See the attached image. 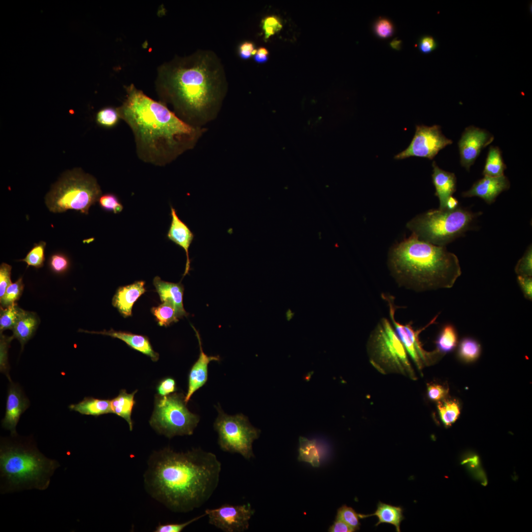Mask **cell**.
Here are the masks:
<instances>
[{
	"instance_id": "37",
	"label": "cell",
	"mask_w": 532,
	"mask_h": 532,
	"mask_svg": "<svg viewBox=\"0 0 532 532\" xmlns=\"http://www.w3.org/2000/svg\"><path fill=\"white\" fill-rule=\"evenodd\" d=\"M48 264L50 269L58 275L64 274L66 272L70 266V260L67 256L60 252L52 254L49 258Z\"/></svg>"
},
{
	"instance_id": "21",
	"label": "cell",
	"mask_w": 532,
	"mask_h": 532,
	"mask_svg": "<svg viewBox=\"0 0 532 532\" xmlns=\"http://www.w3.org/2000/svg\"><path fill=\"white\" fill-rule=\"evenodd\" d=\"M432 182L435 190V195L439 200V209H444L448 199L456 190V177L454 173L439 168L435 161L432 162Z\"/></svg>"
},
{
	"instance_id": "12",
	"label": "cell",
	"mask_w": 532,
	"mask_h": 532,
	"mask_svg": "<svg viewBox=\"0 0 532 532\" xmlns=\"http://www.w3.org/2000/svg\"><path fill=\"white\" fill-rule=\"evenodd\" d=\"M451 139L444 135L440 127L416 125L414 135L409 145L395 156L396 160L417 157L432 160L441 150L452 144Z\"/></svg>"
},
{
	"instance_id": "22",
	"label": "cell",
	"mask_w": 532,
	"mask_h": 532,
	"mask_svg": "<svg viewBox=\"0 0 532 532\" xmlns=\"http://www.w3.org/2000/svg\"><path fill=\"white\" fill-rule=\"evenodd\" d=\"M153 283L162 302L170 300L173 303L178 319L188 315L183 306L184 287L181 283L165 281L156 276Z\"/></svg>"
},
{
	"instance_id": "15",
	"label": "cell",
	"mask_w": 532,
	"mask_h": 532,
	"mask_svg": "<svg viewBox=\"0 0 532 532\" xmlns=\"http://www.w3.org/2000/svg\"><path fill=\"white\" fill-rule=\"evenodd\" d=\"M29 406L30 401L21 387L11 381L7 391L5 413L1 421V426L10 432L12 436L17 435L16 426L21 415Z\"/></svg>"
},
{
	"instance_id": "5",
	"label": "cell",
	"mask_w": 532,
	"mask_h": 532,
	"mask_svg": "<svg viewBox=\"0 0 532 532\" xmlns=\"http://www.w3.org/2000/svg\"><path fill=\"white\" fill-rule=\"evenodd\" d=\"M59 463L42 454L30 439H2L0 447V492L46 489Z\"/></svg>"
},
{
	"instance_id": "52",
	"label": "cell",
	"mask_w": 532,
	"mask_h": 532,
	"mask_svg": "<svg viewBox=\"0 0 532 532\" xmlns=\"http://www.w3.org/2000/svg\"><path fill=\"white\" fill-rule=\"evenodd\" d=\"M268 50L264 47H260L257 50V52L254 55V60L258 63H264L268 60Z\"/></svg>"
},
{
	"instance_id": "8",
	"label": "cell",
	"mask_w": 532,
	"mask_h": 532,
	"mask_svg": "<svg viewBox=\"0 0 532 532\" xmlns=\"http://www.w3.org/2000/svg\"><path fill=\"white\" fill-rule=\"evenodd\" d=\"M367 349L371 363L379 370L399 371L414 378L406 350L386 318H382L372 332Z\"/></svg>"
},
{
	"instance_id": "10",
	"label": "cell",
	"mask_w": 532,
	"mask_h": 532,
	"mask_svg": "<svg viewBox=\"0 0 532 532\" xmlns=\"http://www.w3.org/2000/svg\"><path fill=\"white\" fill-rule=\"evenodd\" d=\"M218 415L214 428L218 435L220 449L231 453H237L245 459L254 458L253 443L258 439L261 431L253 426L248 418L240 413L234 415L226 414L219 405Z\"/></svg>"
},
{
	"instance_id": "46",
	"label": "cell",
	"mask_w": 532,
	"mask_h": 532,
	"mask_svg": "<svg viewBox=\"0 0 532 532\" xmlns=\"http://www.w3.org/2000/svg\"><path fill=\"white\" fill-rule=\"evenodd\" d=\"M159 395L167 396L177 390L175 380L171 377H167L162 380L157 387Z\"/></svg>"
},
{
	"instance_id": "49",
	"label": "cell",
	"mask_w": 532,
	"mask_h": 532,
	"mask_svg": "<svg viewBox=\"0 0 532 532\" xmlns=\"http://www.w3.org/2000/svg\"><path fill=\"white\" fill-rule=\"evenodd\" d=\"M436 41L431 36H423L420 39L419 41V49L423 53H429L432 52L436 48Z\"/></svg>"
},
{
	"instance_id": "19",
	"label": "cell",
	"mask_w": 532,
	"mask_h": 532,
	"mask_svg": "<svg viewBox=\"0 0 532 532\" xmlns=\"http://www.w3.org/2000/svg\"><path fill=\"white\" fill-rule=\"evenodd\" d=\"M145 283L144 281H137L121 286L117 290L112 298V304L124 317L132 316L133 304L146 292Z\"/></svg>"
},
{
	"instance_id": "54",
	"label": "cell",
	"mask_w": 532,
	"mask_h": 532,
	"mask_svg": "<svg viewBox=\"0 0 532 532\" xmlns=\"http://www.w3.org/2000/svg\"><path fill=\"white\" fill-rule=\"evenodd\" d=\"M401 42V40L397 38H395L392 40L390 45L393 49L399 50L400 48Z\"/></svg>"
},
{
	"instance_id": "4",
	"label": "cell",
	"mask_w": 532,
	"mask_h": 532,
	"mask_svg": "<svg viewBox=\"0 0 532 532\" xmlns=\"http://www.w3.org/2000/svg\"><path fill=\"white\" fill-rule=\"evenodd\" d=\"M388 265L399 284L419 292L451 288L462 273L455 254L413 234L391 248Z\"/></svg>"
},
{
	"instance_id": "33",
	"label": "cell",
	"mask_w": 532,
	"mask_h": 532,
	"mask_svg": "<svg viewBox=\"0 0 532 532\" xmlns=\"http://www.w3.org/2000/svg\"><path fill=\"white\" fill-rule=\"evenodd\" d=\"M23 309L15 302L6 307L0 306V331L1 333L5 330H12Z\"/></svg>"
},
{
	"instance_id": "28",
	"label": "cell",
	"mask_w": 532,
	"mask_h": 532,
	"mask_svg": "<svg viewBox=\"0 0 532 532\" xmlns=\"http://www.w3.org/2000/svg\"><path fill=\"white\" fill-rule=\"evenodd\" d=\"M298 460L310 464L313 467L320 465L321 452L315 440H309L304 437L299 438Z\"/></svg>"
},
{
	"instance_id": "17",
	"label": "cell",
	"mask_w": 532,
	"mask_h": 532,
	"mask_svg": "<svg viewBox=\"0 0 532 532\" xmlns=\"http://www.w3.org/2000/svg\"><path fill=\"white\" fill-rule=\"evenodd\" d=\"M510 182L504 175L498 177L484 176L475 182L469 190L462 193L463 197H478L488 204L494 202L502 192L510 188Z\"/></svg>"
},
{
	"instance_id": "18",
	"label": "cell",
	"mask_w": 532,
	"mask_h": 532,
	"mask_svg": "<svg viewBox=\"0 0 532 532\" xmlns=\"http://www.w3.org/2000/svg\"><path fill=\"white\" fill-rule=\"evenodd\" d=\"M170 210L171 220L166 237L169 240L183 248L186 253V263L183 274L184 277L189 273L190 269L189 249L195 235L189 227L178 217L176 210L171 205Z\"/></svg>"
},
{
	"instance_id": "3",
	"label": "cell",
	"mask_w": 532,
	"mask_h": 532,
	"mask_svg": "<svg viewBox=\"0 0 532 532\" xmlns=\"http://www.w3.org/2000/svg\"><path fill=\"white\" fill-rule=\"evenodd\" d=\"M126 91L125 99L117 109L120 119L133 133L141 161L164 166L195 146L201 128L186 123L133 84L126 86Z\"/></svg>"
},
{
	"instance_id": "47",
	"label": "cell",
	"mask_w": 532,
	"mask_h": 532,
	"mask_svg": "<svg viewBox=\"0 0 532 532\" xmlns=\"http://www.w3.org/2000/svg\"><path fill=\"white\" fill-rule=\"evenodd\" d=\"M518 283L526 299H532V278L530 276H517Z\"/></svg>"
},
{
	"instance_id": "50",
	"label": "cell",
	"mask_w": 532,
	"mask_h": 532,
	"mask_svg": "<svg viewBox=\"0 0 532 532\" xmlns=\"http://www.w3.org/2000/svg\"><path fill=\"white\" fill-rule=\"evenodd\" d=\"M13 339L12 336L7 337L0 334V367L2 371L6 369V352L7 348L10 341Z\"/></svg>"
},
{
	"instance_id": "42",
	"label": "cell",
	"mask_w": 532,
	"mask_h": 532,
	"mask_svg": "<svg viewBox=\"0 0 532 532\" xmlns=\"http://www.w3.org/2000/svg\"><path fill=\"white\" fill-rule=\"evenodd\" d=\"M206 516V514H204L197 516L192 519L182 523H171L166 524H160L159 525L155 530V532H181L186 527L190 525L191 524L198 521V520L202 518V517Z\"/></svg>"
},
{
	"instance_id": "38",
	"label": "cell",
	"mask_w": 532,
	"mask_h": 532,
	"mask_svg": "<svg viewBox=\"0 0 532 532\" xmlns=\"http://www.w3.org/2000/svg\"><path fill=\"white\" fill-rule=\"evenodd\" d=\"M359 514H358L352 507L345 505L340 507L337 512L336 519L340 520L354 529L355 531L360 529Z\"/></svg>"
},
{
	"instance_id": "53",
	"label": "cell",
	"mask_w": 532,
	"mask_h": 532,
	"mask_svg": "<svg viewBox=\"0 0 532 532\" xmlns=\"http://www.w3.org/2000/svg\"><path fill=\"white\" fill-rule=\"evenodd\" d=\"M458 204L459 202L458 200L456 198L451 196L447 200L446 208L453 209L458 207L459 206Z\"/></svg>"
},
{
	"instance_id": "32",
	"label": "cell",
	"mask_w": 532,
	"mask_h": 532,
	"mask_svg": "<svg viewBox=\"0 0 532 532\" xmlns=\"http://www.w3.org/2000/svg\"><path fill=\"white\" fill-rule=\"evenodd\" d=\"M437 409L440 418L446 427H450L458 419L460 413L459 403L455 400L439 401Z\"/></svg>"
},
{
	"instance_id": "14",
	"label": "cell",
	"mask_w": 532,
	"mask_h": 532,
	"mask_svg": "<svg viewBox=\"0 0 532 532\" xmlns=\"http://www.w3.org/2000/svg\"><path fill=\"white\" fill-rule=\"evenodd\" d=\"M494 138L493 135L484 129L473 126L466 128L458 142L462 166L469 170L482 150Z\"/></svg>"
},
{
	"instance_id": "51",
	"label": "cell",
	"mask_w": 532,
	"mask_h": 532,
	"mask_svg": "<svg viewBox=\"0 0 532 532\" xmlns=\"http://www.w3.org/2000/svg\"><path fill=\"white\" fill-rule=\"evenodd\" d=\"M329 532H353L354 529L344 522L336 519L334 523L330 527Z\"/></svg>"
},
{
	"instance_id": "39",
	"label": "cell",
	"mask_w": 532,
	"mask_h": 532,
	"mask_svg": "<svg viewBox=\"0 0 532 532\" xmlns=\"http://www.w3.org/2000/svg\"><path fill=\"white\" fill-rule=\"evenodd\" d=\"M98 201L100 207L107 212L118 214L123 209V205L117 196L112 193L101 195Z\"/></svg>"
},
{
	"instance_id": "44",
	"label": "cell",
	"mask_w": 532,
	"mask_h": 532,
	"mask_svg": "<svg viewBox=\"0 0 532 532\" xmlns=\"http://www.w3.org/2000/svg\"><path fill=\"white\" fill-rule=\"evenodd\" d=\"M10 265L3 263L0 266V299L1 298L7 288L12 283L11 280Z\"/></svg>"
},
{
	"instance_id": "16",
	"label": "cell",
	"mask_w": 532,
	"mask_h": 532,
	"mask_svg": "<svg viewBox=\"0 0 532 532\" xmlns=\"http://www.w3.org/2000/svg\"><path fill=\"white\" fill-rule=\"evenodd\" d=\"M196 332L200 347L199 358L192 366L188 375V389L185 396V402L187 404L193 395L203 386L208 379V366L211 361H219L218 356H208L202 350L200 334L195 327L191 325Z\"/></svg>"
},
{
	"instance_id": "31",
	"label": "cell",
	"mask_w": 532,
	"mask_h": 532,
	"mask_svg": "<svg viewBox=\"0 0 532 532\" xmlns=\"http://www.w3.org/2000/svg\"><path fill=\"white\" fill-rule=\"evenodd\" d=\"M151 311L160 326L166 327L179 320L174 306L170 300H166L158 306L152 307Z\"/></svg>"
},
{
	"instance_id": "36",
	"label": "cell",
	"mask_w": 532,
	"mask_h": 532,
	"mask_svg": "<svg viewBox=\"0 0 532 532\" xmlns=\"http://www.w3.org/2000/svg\"><path fill=\"white\" fill-rule=\"evenodd\" d=\"M24 287L23 278L20 277L7 287L3 296L0 299V306L6 307L15 303L22 296Z\"/></svg>"
},
{
	"instance_id": "34",
	"label": "cell",
	"mask_w": 532,
	"mask_h": 532,
	"mask_svg": "<svg viewBox=\"0 0 532 532\" xmlns=\"http://www.w3.org/2000/svg\"><path fill=\"white\" fill-rule=\"evenodd\" d=\"M46 245V242L43 241L35 243L25 258L18 261L25 262L27 264V267L29 266H33L35 268L42 267L44 266L45 261Z\"/></svg>"
},
{
	"instance_id": "45",
	"label": "cell",
	"mask_w": 532,
	"mask_h": 532,
	"mask_svg": "<svg viewBox=\"0 0 532 532\" xmlns=\"http://www.w3.org/2000/svg\"><path fill=\"white\" fill-rule=\"evenodd\" d=\"M448 392L447 389L440 384L432 383L428 385L427 394L432 400L440 401L446 398Z\"/></svg>"
},
{
	"instance_id": "11",
	"label": "cell",
	"mask_w": 532,
	"mask_h": 532,
	"mask_svg": "<svg viewBox=\"0 0 532 532\" xmlns=\"http://www.w3.org/2000/svg\"><path fill=\"white\" fill-rule=\"evenodd\" d=\"M381 296L388 304L389 316L397 336L418 368L421 370L424 364L431 363L436 357L440 355L436 350L432 352L425 351L419 339L420 333L430 326L435 323L438 315H436L425 326L416 330L412 327L411 322L403 325L396 320L395 313L396 306L393 296L386 294H382Z\"/></svg>"
},
{
	"instance_id": "1",
	"label": "cell",
	"mask_w": 532,
	"mask_h": 532,
	"mask_svg": "<svg viewBox=\"0 0 532 532\" xmlns=\"http://www.w3.org/2000/svg\"><path fill=\"white\" fill-rule=\"evenodd\" d=\"M156 91L186 123L200 128L217 115L226 91L221 62L209 51L177 57L158 68Z\"/></svg>"
},
{
	"instance_id": "24",
	"label": "cell",
	"mask_w": 532,
	"mask_h": 532,
	"mask_svg": "<svg viewBox=\"0 0 532 532\" xmlns=\"http://www.w3.org/2000/svg\"><path fill=\"white\" fill-rule=\"evenodd\" d=\"M373 516H375L378 518L375 526L382 523L389 524L395 527L396 532H400V523L404 518L403 509L401 507L379 502L374 513L370 514H359L361 519Z\"/></svg>"
},
{
	"instance_id": "43",
	"label": "cell",
	"mask_w": 532,
	"mask_h": 532,
	"mask_svg": "<svg viewBox=\"0 0 532 532\" xmlns=\"http://www.w3.org/2000/svg\"><path fill=\"white\" fill-rule=\"evenodd\" d=\"M374 30L378 36L381 38H387L393 33L394 26L389 20L381 18L375 22Z\"/></svg>"
},
{
	"instance_id": "27",
	"label": "cell",
	"mask_w": 532,
	"mask_h": 532,
	"mask_svg": "<svg viewBox=\"0 0 532 532\" xmlns=\"http://www.w3.org/2000/svg\"><path fill=\"white\" fill-rule=\"evenodd\" d=\"M458 339L455 327L451 324L444 325L435 340L436 351L440 355L453 351L457 345Z\"/></svg>"
},
{
	"instance_id": "23",
	"label": "cell",
	"mask_w": 532,
	"mask_h": 532,
	"mask_svg": "<svg viewBox=\"0 0 532 532\" xmlns=\"http://www.w3.org/2000/svg\"><path fill=\"white\" fill-rule=\"evenodd\" d=\"M39 324V319L35 312L23 309L12 330V336L19 341L22 349L33 336Z\"/></svg>"
},
{
	"instance_id": "35",
	"label": "cell",
	"mask_w": 532,
	"mask_h": 532,
	"mask_svg": "<svg viewBox=\"0 0 532 532\" xmlns=\"http://www.w3.org/2000/svg\"><path fill=\"white\" fill-rule=\"evenodd\" d=\"M120 119L117 108L106 107L100 109L97 113L96 121L101 127L111 128L115 126Z\"/></svg>"
},
{
	"instance_id": "2",
	"label": "cell",
	"mask_w": 532,
	"mask_h": 532,
	"mask_svg": "<svg viewBox=\"0 0 532 532\" xmlns=\"http://www.w3.org/2000/svg\"><path fill=\"white\" fill-rule=\"evenodd\" d=\"M221 463L200 448L176 452L169 447L154 452L144 475L150 495L170 510L185 513L201 507L218 487Z\"/></svg>"
},
{
	"instance_id": "26",
	"label": "cell",
	"mask_w": 532,
	"mask_h": 532,
	"mask_svg": "<svg viewBox=\"0 0 532 532\" xmlns=\"http://www.w3.org/2000/svg\"><path fill=\"white\" fill-rule=\"evenodd\" d=\"M137 390L131 394L125 390H121L118 395L110 400L112 413L121 417L128 423L130 430L133 429V422L131 415L135 401L134 395Z\"/></svg>"
},
{
	"instance_id": "48",
	"label": "cell",
	"mask_w": 532,
	"mask_h": 532,
	"mask_svg": "<svg viewBox=\"0 0 532 532\" xmlns=\"http://www.w3.org/2000/svg\"><path fill=\"white\" fill-rule=\"evenodd\" d=\"M257 49L255 48L253 43L249 41L242 42L238 48V53L240 58L243 60L249 59L252 55H255Z\"/></svg>"
},
{
	"instance_id": "30",
	"label": "cell",
	"mask_w": 532,
	"mask_h": 532,
	"mask_svg": "<svg viewBox=\"0 0 532 532\" xmlns=\"http://www.w3.org/2000/svg\"><path fill=\"white\" fill-rule=\"evenodd\" d=\"M481 352V345L476 339L470 337H465L459 342L457 356L462 362L469 363L477 360L480 356Z\"/></svg>"
},
{
	"instance_id": "9",
	"label": "cell",
	"mask_w": 532,
	"mask_h": 532,
	"mask_svg": "<svg viewBox=\"0 0 532 532\" xmlns=\"http://www.w3.org/2000/svg\"><path fill=\"white\" fill-rule=\"evenodd\" d=\"M182 393L157 395L149 423L159 433L171 438L177 435L193 434L200 417L186 406Z\"/></svg>"
},
{
	"instance_id": "6",
	"label": "cell",
	"mask_w": 532,
	"mask_h": 532,
	"mask_svg": "<svg viewBox=\"0 0 532 532\" xmlns=\"http://www.w3.org/2000/svg\"><path fill=\"white\" fill-rule=\"evenodd\" d=\"M478 214L459 206L432 209L413 217L406 227L422 241L445 246L470 229Z\"/></svg>"
},
{
	"instance_id": "20",
	"label": "cell",
	"mask_w": 532,
	"mask_h": 532,
	"mask_svg": "<svg viewBox=\"0 0 532 532\" xmlns=\"http://www.w3.org/2000/svg\"><path fill=\"white\" fill-rule=\"evenodd\" d=\"M78 331L89 333L100 334L119 339L132 349L149 357L153 362H156L159 360V354L153 350L150 340L146 336L130 332L116 331L112 329L109 331L104 330L100 332L89 331L82 329H80Z\"/></svg>"
},
{
	"instance_id": "40",
	"label": "cell",
	"mask_w": 532,
	"mask_h": 532,
	"mask_svg": "<svg viewBox=\"0 0 532 532\" xmlns=\"http://www.w3.org/2000/svg\"><path fill=\"white\" fill-rule=\"evenodd\" d=\"M515 271L518 276H530L532 275V248L530 246L523 257L518 261Z\"/></svg>"
},
{
	"instance_id": "25",
	"label": "cell",
	"mask_w": 532,
	"mask_h": 532,
	"mask_svg": "<svg viewBox=\"0 0 532 532\" xmlns=\"http://www.w3.org/2000/svg\"><path fill=\"white\" fill-rule=\"evenodd\" d=\"M68 408L82 415L95 417L112 413L110 400L93 397H85L78 403L70 405Z\"/></svg>"
},
{
	"instance_id": "41",
	"label": "cell",
	"mask_w": 532,
	"mask_h": 532,
	"mask_svg": "<svg viewBox=\"0 0 532 532\" xmlns=\"http://www.w3.org/2000/svg\"><path fill=\"white\" fill-rule=\"evenodd\" d=\"M262 27L264 33L265 39L279 32L282 28L279 19L274 15L268 16L262 21Z\"/></svg>"
},
{
	"instance_id": "7",
	"label": "cell",
	"mask_w": 532,
	"mask_h": 532,
	"mask_svg": "<svg viewBox=\"0 0 532 532\" xmlns=\"http://www.w3.org/2000/svg\"><path fill=\"white\" fill-rule=\"evenodd\" d=\"M101 195L96 179L81 168L65 172L45 197V204L53 213L68 209L88 214L90 207Z\"/></svg>"
},
{
	"instance_id": "13",
	"label": "cell",
	"mask_w": 532,
	"mask_h": 532,
	"mask_svg": "<svg viewBox=\"0 0 532 532\" xmlns=\"http://www.w3.org/2000/svg\"><path fill=\"white\" fill-rule=\"evenodd\" d=\"M255 512L250 503L239 505L224 504L206 509L208 523L224 532H244L249 527V521Z\"/></svg>"
},
{
	"instance_id": "29",
	"label": "cell",
	"mask_w": 532,
	"mask_h": 532,
	"mask_svg": "<svg viewBox=\"0 0 532 532\" xmlns=\"http://www.w3.org/2000/svg\"><path fill=\"white\" fill-rule=\"evenodd\" d=\"M506 168L501 152L498 146H491L489 149L482 174L484 176L498 177L504 175Z\"/></svg>"
}]
</instances>
